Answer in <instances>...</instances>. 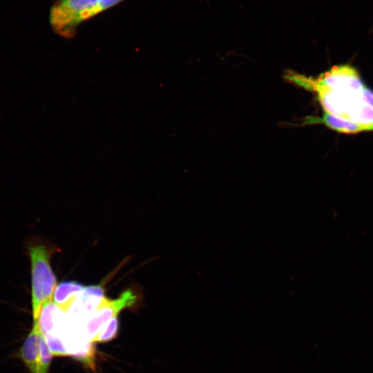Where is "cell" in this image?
Listing matches in <instances>:
<instances>
[{"mask_svg":"<svg viewBox=\"0 0 373 373\" xmlns=\"http://www.w3.org/2000/svg\"><path fill=\"white\" fill-rule=\"evenodd\" d=\"M85 287L76 281H64L57 285L52 296L53 301L65 312Z\"/></svg>","mask_w":373,"mask_h":373,"instance_id":"cell-7","label":"cell"},{"mask_svg":"<svg viewBox=\"0 0 373 373\" xmlns=\"http://www.w3.org/2000/svg\"><path fill=\"white\" fill-rule=\"evenodd\" d=\"M124 0H55L49 21L53 30L64 37L75 35L84 21L103 12Z\"/></svg>","mask_w":373,"mask_h":373,"instance_id":"cell-2","label":"cell"},{"mask_svg":"<svg viewBox=\"0 0 373 373\" xmlns=\"http://www.w3.org/2000/svg\"><path fill=\"white\" fill-rule=\"evenodd\" d=\"M285 77L316 94L324 112L373 131V90L349 64L333 66L317 77L289 71Z\"/></svg>","mask_w":373,"mask_h":373,"instance_id":"cell-1","label":"cell"},{"mask_svg":"<svg viewBox=\"0 0 373 373\" xmlns=\"http://www.w3.org/2000/svg\"><path fill=\"white\" fill-rule=\"evenodd\" d=\"M104 298L102 285L85 287L70 305L66 313L71 320L83 326L88 317L96 310Z\"/></svg>","mask_w":373,"mask_h":373,"instance_id":"cell-5","label":"cell"},{"mask_svg":"<svg viewBox=\"0 0 373 373\" xmlns=\"http://www.w3.org/2000/svg\"><path fill=\"white\" fill-rule=\"evenodd\" d=\"M28 253L31 264V303L35 323L43 305L52 299L57 284L50 265L52 251L42 244H34L28 246Z\"/></svg>","mask_w":373,"mask_h":373,"instance_id":"cell-3","label":"cell"},{"mask_svg":"<svg viewBox=\"0 0 373 373\" xmlns=\"http://www.w3.org/2000/svg\"><path fill=\"white\" fill-rule=\"evenodd\" d=\"M317 124H324L329 128L341 133L354 134L367 131L363 126L356 123L336 117L325 112H324L322 117H306L303 119L300 125Z\"/></svg>","mask_w":373,"mask_h":373,"instance_id":"cell-6","label":"cell"},{"mask_svg":"<svg viewBox=\"0 0 373 373\" xmlns=\"http://www.w3.org/2000/svg\"><path fill=\"white\" fill-rule=\"evenodd\" d=\"M52 357L48 352H42L37 362L28 365L26 367L30 373H48Z\"/></svg>","mask_w":373,"mask_h":373,"instance_id":"cell-9","label":"cell"},{"mask_svg":"<svg viewBox=\"0 0 373 373\" xmlns=\"http://www.w3.org/2000/svg\"><path fill=\"white\" fill-rule=\"evenodd\" d=\"M119 321L117 316L113 318L103 327L91 342L104 343L116 337L118 333Z\"/></svg>","mask_w":373,"mask_h":373,"instance_id":"cell-8","label":"cell"},{"mask_svg":"<svg viewBox=\"0 0 373 373\" xmlns=\"http://www.w3.org/2000/svg\"><path fill=\"white\" fill-rule=\"evenodd\" d=\"M136 300L137 295L131 289L124 291L115 299L105 297L83 325L86 338L91 341L110 320L117 316L123 309L133 306Z\"/></svg>","mask_w":373,"mask_h":373,"instance_id":"cell-4","label":"cell"}]
</instances>
